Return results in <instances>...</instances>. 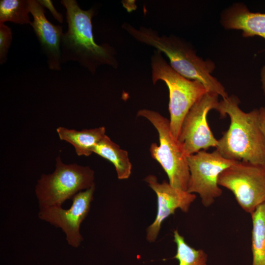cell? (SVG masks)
Returning a JSON list of instances; mask_svg holds the SVG:
<instances>
[{
    "label": "cell",
    "mask_w": 265,
    "mask_h": 265,
    "mask_svg": "<svg viewBox=\"0 0 265 265\" xmlns=\"http://www.w3.org/2000/svg\"><path fill=\"white\" fill-rule=\"evenodd\" d=\"M38 2L44 8L46 7L51 12L54 18L59 23H62L63 21L62 15L59 13L54 8L53 3L51 0H38Z\"/></svg>",
    "instance_id": "ffe728a7"
},
{
    "label": "cell",
    "mask_w": 265,
    "mask_h": 265,
    "mask_svg": "<svg viewBox=\"0 0 265 265\" xmlns=\"http://www.w3.org/2000/svg\"><path fill=\"white\" fill-rule=\"evenodd\" d=\"M137 116L149 121L158 132L159 145L151 144V157L160 164L171 186L187 191L190 178L187 157L172 134L169 120L157 111L145 108L138 110Z\"/></svg>",
    "instance_id": "8992f818"
},
{
    "label": "cell",
    "mask_w": 265,
    "mask_h": 265,
    "mask_svg": "<svg viewBox=\"0 0 265 265\" xmlns=\"http://www.w3.org/2000/svg\"><path fill=\"white\" fill-rule=\"evenodd\" d=\"M30 13L33 20L29 23L47 57L50 69L61 70L60 45L63 33L62 26L54 25L47 20L44 8L35 0H28Z\"/></svg>",
    "instance_id": "7c38bea8"
},
{
    "label": "cell",
    "mask_w": 265,
    "mask_h": 265,
    "mask_svg": "<svg viewBox=\"0 0 265 265\" xmlns=\"http://www.w3.org/2000/svg\"><path fill=\"white\" fill-rule=\"evenodd\" d=\"M28 0H1L0 24L11 22L25 24L30 23Z\"/></svg>",
    "instance_id": "e0dca14e"
},
{
    "label": "cell",
    "mask_w": 265,
    "mask_h": 265,
    "mask_svg": "<svg viewBox=\"0 0 265 265\" xmlns=\"http://www.w3.org/2000/svg\"><path fill=\"white\" fill-rule=\"evenodd\" d=\"M94 172L89 166L67 164L58 156L54 171L43 174L37 181L35 194L39 207H62L80 191L94 186Z\"/></svg>",
    "instance_id": "5b68a950"
},
{
    "label": "cell",
    "mask_w": 265,
    "mask_h": 265,
    "mask_svg": "<svg viewBox=\"0 0 265 265\" xmlns=\"http://www.w3.org/2000/svg\"><path fill=\"white\" fill-rule=\"evenodd\" d=\"M261 79L262 82V88L265 93V65L263 67L261 71Z\"/></svg>",
    "instance_id": "7402d4cb"
},
{
    "label": "cell",
    "mask_w": 265,
    "mask_h": 265,
    "mask_svg": "<svg viewBox=\"0 0 265 265\" xmlns=\"http://www.w3.org/2000/svg\"><path fill=\"white\" fill-rule=\"evenodd\" d=\"M251 215L252 265H265V203L258 207Z\"/></svg>",
    "instance_id": "2e32d148"
},
{
    "label": "cell",
    "mask_w": 265,
    "mask_h": 265,
    "mask_svg": "<svg viewBox=\"0 0 265 265\" xmlns=\"http://www.w3.org/2000/svg\"><path fill=\"white\" fill-rule=\"evenodd\" d=\"M122 27L138 42L165 54L169 59L170 65L181 75L201 82L208 92L222 99L228 96L222 84L212 75L215 68L214 63L198 56L189 42L173 34L159 35L152 28L144 26L136 28L127 23H124Z\"/></svg>",
    "instance_id": "6da1fadb"
},
{
    "label": "cell",
    "mask_w": 265,
    "mask_h": 265,
    "mask_svg": "<svg viewBox=\"0 0 265 265\" xmlns=\"http://www.w3.org/2000/svg\"><path fill=\"white\" fill-rule=\"evenodd\" d=\"M187 160L190 173L187 191L198 194L202 204L209 207L222 194L218 184L220 174L236 161L224 158L216 150L200 151L187 156Z\"/></svg>",
    "instance_id": "ba28073f"
},
{
    "label": "cell",
    "mask_w": 265,
    "mask_h": 265,
    "mask_svg": "<svg viewBox=\"0 0 265 265\" xmlns=\"http://www.w3.org/2000/svg\"><path fill=\"white\" fill-rule=\"evenodd\" d=\"M12 39L11 28L0 24V63L2 64L7 60V56Z\"/></svg>",
    "instance_id": "d6986e66"
},
{
    "label": "cell",
    "mask_w": 265,
    "mask_h": 265,
    "mask_svg": "<svg viewBox=\"0 0 265 265\" xmlns=\"http://www.w3.org/2000/svg\"><path fill=\"white\" fill-rule=\"evenodd\" d=\"M235 95L219 101L216 108L230 119L228 129L218 139L216 150L225 158L256 164L265 163V137L261 129L259 109L245 112L239 107Z\"/></svg>",
    "instance_id": "7a4b0ae2"
},
{
    "label": "cell",
    "mask_w": 265,
    "mask_h": 265,
    "mask_svg": "<svg viewBox=\"0 0 265 265\" xmlns=\"http://www.w3.org/2000/svg\"><path fill=\"white\" fill-rule=\"evenodd\" d=\"M100 157L109 160L114 166L119 179H128L132 165L127 151L121 149L106 135L95 146L93 150Z\"/></svg>",
    "instance_id": "9a60e30c"
},
{
    "label": "cell",
    "mask_w": 265,
    "mask_h": 265,
    "mask_svg": "<svg viewBox=\"0 0 265 265\" xmlns=\"http://www.w3.org/2000/svg\"><path fill=\"white\" fill-rule=\"evenodd\" d=\"M218 184L230 190L241 208L251 214L265 203V163L236 161L220 174Z\"/></svg>",
    "instance_id": "52a82bcc"
},
{
    "label": "cell",
    "mask_w": 265,
    "mask_h": 265,
    "mask_svg": "<svg viewBox=\"0 0 265 265\" xmlns=\"http://www.w3.org/2000/svg\"><path fill=\"white\" fill-rule=\"evenodd\" d=\"M59 138L72 145L79 156H89L95 146L105 137L106 128L100 127L77 131L59 127L56 129Z\"/></svg>",
    "instance_id": "5bb4252c"
},
{
    "label": "cell",
    "mask_w": 265,
    "mask_h": 265,
    "mask_svg": "<svg viewBox=\"0 0 265 265\" xmlns=\"http://www.w3.org/2000/svg\"><path fill=\"white\" fill-rule=\"evenodd\" d=\"M220 22L226 29L241 30L244 37L259 36L265 39V13L251 12L242 3H234L223 10Z\"/></svg>",
    "instance_id": "4fadbf2b"
},
{
    "label": "cell",
    "mask_w": 265,
    "mask_h": 265,
    "mask_svg": "<svg viewBox=\"0 0 265 265\" xmlns=\"http://www.w3.org/2000/svg\"><path fill=\"white\" fill-rule=\"evenodd\" d=\"M259 112L260 126L265 137V107H260Z\"/></svg>",
    "instance_id": "44dd1931"
},
{
    "label": "cell",
    "mask_w": 265,
    "mask_h": 265,
    "mask_svg": "<svg viewBox=\"0 0 265 265\" xmlns=\"http://www.w3.org/2000/svg\"><path fill=\"white\" fill-rule=\"evenodd\" d=\"M151 67L153 83L161 80L168 88L170 127L173 135L178 140L186 115L208 91L201 82L188 79L175 71L157 50L151 57Z\"/></svg>",
    "instance_id": "277c9868"
},
{
    "label": "cell",
    "mask_w": 265,
    "mask_h": 265,
    "mask_svg": "<svg viewBox=\"0 0 265 265\" xmlns=\"http://www.w3.org/2000/svg\"><path fill=\"white\" fill-rule=\"evenodd\" d=\"M61 3L66 9L68 24L61 42V63L77 61L93 74L103 65L117 68L115 50L107 44L98 45L94 40L92 24L94 9L83 10L75 0H62Z\"/></svg>",
    "instance_id": "3957f363"
},
{
    "label": "cell",
    "mask_w": 265,
    "mask_h": 265,
    "mask_svg": "<svg viewBox=\"0 0 265 265\" xmlns=\"http://www.w3.org/2000/svg\"><path fill=\"white\" fill-rule=\"evenodd\" d=\"M218 97L216 94L207 92L186 115L178 140L186 157L217 147L218 140L209 127L207 117L210 110L216 109Z\"/></svg>",
    "instance_id": "9c48e42d"
},
{
    "label": "cell",
    "mask_w": 265,
    "mask_h": 265,
    "mask_svg": "<svg viewBox=\"0 0 265 265\" xmlns=\"http://www.w3.org/2000/svg\"><path fill=\"white\" fill-rule=\"evenodd\" d=\"M144 181L157 196V215L154 222L146 230L147 240L153 242L159 235L164 220L174 214L178 209L183 212H188L196 196L194 193L174 187L165 181L159 183L157 177L154 175L147 176Z\"/></svg>",
    "instance_id": "8fae6325"
},
{
    "label": "cell",
    "mask_w": 265,
    "mask_h": 265,
    "mask_svg": "<svg viewBox=\"0 0 265 265\" xmlns=\"http://www.w3.org/2000/svg\"><path fill=\"white\" fill-rule=\"evenodd\" d=\"M95 188L94 186L77 193L72 198L68 209L58 206L40 208L38 217L61 229L68 244L79 247L83 239L80 232V225L89 213Z\"/></svg>",
    "instance_id": "30bf717a"
},
{
    "label": "cell",
    "mask_w": 265,
    "mask_h": 265,
    "mask_svg": "<svg viewBox=\"0 0 265 265\" xmlns=\"http://www.w3.org/2000/svg\"><path fill=\"white\" fill-rule=\"evenodd\" d=\"M174 241L177 252L174 258L179 261V265H207L208 255L202 249H196L189 245L177 230L174 231Z\"/></svg>",
    "instance_id": "ac0fdd59"
}]
</instances>
